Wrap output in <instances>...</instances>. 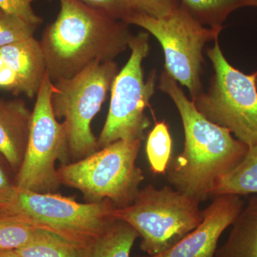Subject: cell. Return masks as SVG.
<instances>
[{
	"label": "cell",
	"mask_w": 257,
	"mask_h": 257,
	"mask_svg": "<svg viewBox=\"0 0 257 257\" xmlns=\"http://www.w3.org/2000/svg\"><path fill=\"white\" fill-rule=\"evenodd\" d=\"M157 89L175 104L184 133L183 152L171 159L165 172L167 181L177 190L202 202L210 197L219 179L239 165L248 147L201 114L165 70Z\"/></svg>",
	"instance_id": "obj_1"
},
{
	"label": "cell",
	"mask_w": 257,
	"mask_h": 257,
	"mask_svg": "<svg viewBox=\"0 0 257 257\" xmlns=\"http://www.w3.org/2000/svg\"><path fill=\"white\" fill-rule=\"evenodd\" d=\"M57 19L40 44L52 82L69 79L94 62L113 61L128 48L133 35L127 23L79 0H60Z\"/></svg>",
	"instance_id": "obj_2"
},
{
	"label": "cell",
	"mask_w": 257,
	"mask_h": 257,
	"mask_svg": "<svg viewBox=\"0 0 257 257\" xmlns=\"http://www.w3.org/2000/svg\"><path fill=\"white\" fill-rule=\"evenodd\" d=\"M116 209L108 199L79 203L57 193H39L17 186L0 197V216H14L87 247L116 219Z\"/></svg>",
	"instance_id": "obj_3"
},
{
	"label": "cell",
	"mask_w": 257,
	"mask_h": 257,
	"mask_svg": "<svg viewBox=\"0 0 257 257\" xmlns=\"http://www.w3.org/2000/svg\"><path fill=\"white\" fill-rule=\"evenodd\" d=\"M142 140H119L82 160L57 169L61 184L77 189L87 203L111 201L116 208L131 205L145 179L137 158Z\"/></svg>",
	"instance_id": "obj_4"
},
{
	"label": "cell",
	"mask_w": 257,
	"mask_h": 257,
	"mask_svg": "<svg viewBox=\"0 0 257 257\" xmlns=\"http://www.w3.org/2000/svg\"><path fill=\"white\" fill-rule=\"evenodd\" d=\"M200 201L166 185L140 189L131 205L116 208L114 219L124 221L141 237L140 248L155 256L172 247L202 223Z\"/></svg>",
	"instance_id": "obj_5"
},
{
	"label": "cell",
	"mask_w": 257,
	"mask_h": 257,
	"mask_svg": "<svg viewBox=\"0 0 257 257\" xmlns=\"http://www.w3.org/2000/svg\"><path fill=\"white\" fill-rule=\"evenodd\" d=\"M119 72L114 60L94 62L71 78L53 82L52 109L57 119H64L73 162L97 151V139L91 124Z\"/></svg>",
	"instance_id": "obj_6"
},
{
	"label": "cell",
	"mask_w": 257,
	"mask_h": 257,
	"mask_svg": "<svg viewBox=\"0 0 257 257\" xmlns=\"http://www.w3.org/2000/svg\"><path fill=\"white\" fill-rule=\"evenodd\" d=\"M214 74L207 92L192 101L198 111L214 124L229 130L248 147L257 145L256 72L243 73L228 62L216 39L208 48Z\"/></svg>",
	"instance_id": "obj_7"
},
{
	"label": "cell",
	"mask_w": 257,
	"mask_h": 257,
	"mask_svg": "<svg viewBox=\"0 0 257 257\" xmlns=\"http://www.w3.org/2000/svg\"><path fill=\"white\" fill-rule=\"evenodd\" d=\"M130 58L115 77L109 111L97 139L98 150L119 140H143L150 126L145 109L156 91V69L145 79L143 62L150 52V35L141 32L128 44Z\"/></svg>",
	"instance_id": "obj_8"
},
{
	"label": "cell",
	"mask_w": 257,
	"mask_h": 257,
	"mask_svg": "<svg viewBox=\"0 0 257 257\" xmlns=\"http://www.w3.org/2000/svg\"><path fill=\"white\" fill-rule=\"evenodd\" d=\"M126 23L145 29L160 42L165 72L188 89L192 100L203 92V51L207 42L218 39L222 29L207 28L181 7L163 18L133 12Z\"/></svg>",
	"instance_id": "obj_9"
},
{
	"label": "cell",
	"mask_w": 257,
	"mask_h": 257,
	"mask_svg": "<svg viewBox=\"0 0 257 257\" xmlns=\"http://www.w3.org/2000/svg\"><path fill=\"white\" fill-rule=\"evenodd\" d=\"M53 82L45 74L32 111L28 147L15 185L39 193H56L62 184L55 163H71L65 125L56 118L51 103Z\"/></svg>",
	"instance_id": "obj_10"
},
{
	"label": "cell",
	"mask_w": 257,
	"mask_h": 257,
	"mask_svg": "<svg viewBox=\"0 0 257 257\" xmlns=\"http://www.w3.org/2000/svg\"><path fill=\"white\" fill-rule=\"evenodd\" d=\"M243 204L241 196H216L203 210L202 223L178 243L160 254L138 257H215L221 235L239 216Z\"/></svg>",
	"instance_id": "obj_11"
},
{
	"label": "cell",
	"mask_w": 257,
	"mask_h": 257,
	"mask_svg": "<svg viewBox=\"0 0 257 257\" xmlns=\"http://www.w3.org/2000/svg\"><path fill=\"white\" fill-rule=\"evenodd\" d=\"M32 111L21 99H0V155L17 175L23 164L31 126Z\"/></svg>",
	"instance_id": "obj_12"
},
{
	"label": "cell",
	"mask_w": 257,
	"mask_h": 257,
	"mask_svg": "<svg viewBox=\"0 0 257 257\" xmlns=\"http://www.w3.org/2000/svg\"><path fill=\"white\" fill-rule=\"evenodd\" d=\"M0 57L14 72L21 94L35 97L47 74L41 44L35 37L0 48Z\"/></svg>",
	"instance_id": "obj_13"
},
{
	"label": "cell",
	"mask_w": 257,
	"mask_h": 257,
	"mask_svg": "<svg viewBox=\"0 0 257 257\" xmlns=\"http://www.w3.org/2000/svg\"><path fill=\"white\" fill-rule=\"evenodd\" d=\"M215 257H257V196L249 199L231 224L226 241Z\"/></svg>",
	"instance_id": "obj_14"
},
{
	"label": "cell",
	"mask_w": 257,
	"mask_h": 257,
	"mask_svg": "<svg viewBox=\"0 0 257 257\" xmlns=\"http://www.w3.org/2000/svg\"><path fill=\"white\" fill-rule=\"evenodd\" d=\"M250 194H257V145L248 147L239 165L219 179L210 196Z\"/></svg>",
	"instance_id": "obj_15"
},
{
	"label": "cell",
	"mask_w": 257,
	"mask_h": 257,
	"mask_svg": "<svg viewBox=\"0 0 257 257\" xmlns=\"http://www.w3.org/2000/svg\"><path fill=\"white\" fill-rule=\"evenodd\" d=\"M138 237V233L130 224L114 219L93 242L89 257H130Z\"/></svg>",
	"instance_id": "obj_16"
},
{
	"label": "cell",
	"mask_w": 257,
	"mask_h": 257,
	"mask_svg": "<svg viewBox=\"0 0 257 257\" xmlns=\"http://www.w3.org/2000/svg\"><path fill=\"white\" fill-rule=\"evenodd\" d=\"M90 247L42 229L35 241L15 251L21 257H89Z\"/></svg>",
	"instance_id": "obj_17"
},
{
	"label": "cell",
	"mask_w": 257,
	"mask_h": 257,
	"mask_svg": "<svg viewBox=\"0 0 257 257\" xmlns=\"http://www.w3.org/2000/svg\"><path fill=\"white\" fill-rule=\"evenodd\" d=\"M179 3L199 23L215 29H223L228 16L243 7L241 0H179Z\"/></svg>",
	"instance_id": "obj_18"
},
{
	"label": "cell",
	"mask_w": 257,
	"mask_h": 257,
	"mask_svg": "<svg viewBox=\"0 0 257 257\" xmlns=\"http://www.w3.org/2000/svg\"><path fill=\"white\" fill-rule=\"evenodd\" d=\"M172 140L165 121H157L148 135L146 144L147 158L152 170L165 174L172 159Z\"/></svg>",
	"instance_id": "obj_19"
},
{
	"label": "cell",
	"mask_w": 257,
	"mask_h": 257,
	"mask_svg": "<svg viewBox=\"0 0 257 257\" xmlns=\"http://www.w3.org/2000/svg\"><path fill=\"white\" fill-rule=\"evenodd\" d=\"M41 230L14 216H0V251L27 246L38 237Z\"/></svg>",
	"instance_id": "obj_20"
},
{
	"label": "cell",
	"mask_w": 257,
	"mask_h": 257,
	"mask_svg": "<svg viewBox=\"0 0 257 257\" xmlns=\"http://www.w3.org/2000/svg\"><path fill=\"white\" fill-rule=\"evenodd\" d=\"M37 28L0 9V48L34 37Z\"/></svg>",
	"instance_id": "obj_21"
},
{
	"label": "cell",
	"mask_w": 257,
	"mask_h": 257,
	"mask_svg": "<svg viewBox=\"0 0 257 257\" xmlns=\"http://www.w3.org/2000/svg\"><path fill=\"white\" fill-rule=\"evenodd\" d=\"M133 12L157 18H167L178 9L179 0H125Z\"/></svg>",
	"instance_id": "obj_22"
},
{
	"label": "cell",
	"mask_w": 257,
	"mask_h": 257,
	"mask_svg": "<svg viewBox=\"0 0 257 257\" xmlns=\"http://www.w3.org/2000/svg\"><path fill=\"white\" fill-rule=\"evenodd\" d=\"M35 1L37 0H0V9L38 27L42 23V19L32 8V3Z\"/></svg>",
	"instance_id": "obj_23"
},
{
	"label": "cell",
	"mask_w": 257,
	"mask_h": 257,
	"mask_svg": "<svg viewBox=\"0 0 257 257\" xmlns=\"http://www.w3.org/2000/svg\"><path fill=\"white\" fill-rule=\"evenodd\" d=\"M84 4L126 23L133 10L125 0H79Z\"/></svg>",
	"instance_id": "obj_24"
},
{
	"label": "cell",
	"mask_w": 257,
	"mask_h": 257,
	"mask_svg": "<svg viewBox=\"0 0 257 257\" xmlns=\"http://www.w3.org/2000/svg\"><path fill=\"white\" fill-rule=\"evenodd\" d=\"M0 89L12 92L15 95L21 94L18 77L11 68L0 57Z\"/></svg>",
	"instance_id": "obj_25"
},
{
	"label": "cell",
	"mask_w": 257,
	"mask_h": 257,
	"mask_svg": "<svg viewBox=\"0 0 257 257\" xmlns=\"http://www.w3.org/2000/svg\"><path fill=\"white\" fill-rule=\"evenodd\" d=\"M10 171L13 172L9 164L3 155H0V197L16 186L15 180L10 177Z\"/></svg>",
	"instance_id": "obj_26"
},
{
	"label": "cell",
	"mask_w": 257,
	"mask_h": 257,
	"mask_svg": "<svg viewBox=\"0 0 257 257\" xmlns=\"http://www.w3.org/2000/svg\"><path fill=\"white\" fill-rule=\"evenodd\" d=\"M0 257H21L15 250L0 251Z\"/></svg>",
	"instance_id": "obj_27"
},
{
	"label": "cell",
	"mask_w": 257,
	"mask_h": 257,
	"mask_svg": "<svg viewBox=\"0 0 257 257\" xmlns=\"http://www.w3.org/2000/svg\"><path fill=\"white\" fill-rule=\"evenodd\" d=\"M242 2V6H251L256 7L257 8V0H241Z\"/></svg>",
	"instance_id": "obj_28"
},
{
	"label": "cell",
	"mask_w": 257,
	"mask_h": 257,
	"mask_svg": "<svg viewBox=\"0 0 257 257\" xmlns=\"http://www.w3.org/2000/svg\"><path fill=\"white\" fill-rule=\"evenodd\" d=\"M256 87H257V71H256Z\"/></svg>",
	"instance_id": "obj_29"
}]
</instances>
